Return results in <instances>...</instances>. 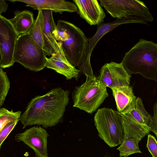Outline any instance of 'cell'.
<instances>
[{
    "instance_id": "6da1fadb",
    "label": "cell",
    "mask_w": 157,
    "mask_h": 157,
    "mask_svg": "<svg viewBox=\"0 0 157 157\" xmlns=\"http://www.w3.org/2000/svg\"><path fill=\"white\" fill-rule=\"evenodd\" d=\"M69 90L59 87L32 98L20 118L23 128L34 125L47 128L61 122L69 102Z\"/></svg>"
},
{
    "instance_id": "7a4b0ae2",
    "label": "cell",
    "mask_w": 157,
    "mask_h": 157,
    "mask_svg": "<svg viewBox=\"0 0 157 157\" xmlns=\"http://www.w3.org/2000/svg\"><path fill=\"white\" fill-rule=\"evenodd\" d=\"M130 75L140 74L157 81V44L140 39L128 52L121 62Z\"/></svg>"
},
{
    "instance_id": "3957f363",
    "label": "cell",
    "mask_w": 157,
    "mask_h": 157,
    "mask_svg": "<svg viewBox=\"0 0 157 157\" xmlns=\"http://www.w3.org/2000/svg\"><path fill=\"white\" fill-rule=\"evenodd\" d=\"M53 34L68 61L75 67H79L88 40L82 30L71 22L59 20Z\"/></svg>"
},
{
    "instance_id": "277c9868",
    "label": "cell",
    "mask_w": 157,
    "mask_h": 157,
    "mask_svg": "<svg viewBox=\"0 0 157 157\" xmlns=\"http://www.w3.org/2000/svg\"><path fill=\"white\" fill-rule=\"evenodd\" d=\"M86 81L75 87L72 93L74 107L92 114L109 96L107 87L98 77L86 76Z\"/></svg>"
},
{
    "instance_id": "5b68a950",
    "label": "cell",
    "mask_w": 157,
    "mask_h": 157,
    "mask_svg": "<svg viewBox=\"0 0 157 157\" xmlns=\"http://www.w3.org/2000/svg\"><path fill=\"white\" fill-rule=\"evenodd\" d=\"M99 137L110 147L121 143L123 130L120 113L112 109H98L94 117Z\"/></svg>"
},
{
    "instance_id": "8992f818",
    "label": "cell",
    "mask_w": 157,
    "mask_h": 157,
    "mask_svg": "<svg viewBox=\"0 0 157 157\" xmlns=\"http://www.w3.org/2000/svg\"><path fill=\"white\" fill-rule=\"evenodd\" d=\"M45 53L28 33L19 35L13 55L14 63L18 62L25 67L38 72L45 67Z\"/></svg>"
},
{
    "instance_id": "52a82bcc",
    "label": "cell",
    "mask_w": 157,
    "mask_h": 157,
    "mask_svg": "<svg viewBox=\"0 0 157 157\" xmlns=\"http://www.w3.org/2000/svg\"><path fill=\"white\" fill-rule=\"evenodd\" d=\"M123 130V136L136 138L141 140L150 131L152 117L146 110L142 99L137 97L129 110L120 113Z\"/></svg>"
},
{
    "instance_id": "ba28073f",
    "label": "cell",
    "mask_w": 157,
    "mask_h": 157,
    "mask_svg": "<svg viewBox=\"0 0 157 157\" xmlns=\"http://www.w3.org/2000/svg\"><path fill=\"white\" fill-rule=\"evenodd\" d=\"M138 23L147 25V22L144 19L135 16L117 18L112 22L101 23L97 25L96 32L94 35L88 40L82 63L78 67L80 73L86 76H94L90 63L92 53L97 43L106 33L111 31L118 26L127 23Z\"/></svg>"
},
{
    "instance_id": "9c48e42d",
    "label": "cell",
    "mask_w": 157,
    "mask_h": 157,
    "mask_svg": "<svg viewBox=\"0 0 157 157\" xmlns=\"http://www.w3.org/2000/svg\"><path fill=\"white\" fill-rule=\"evenodd\" d=\"M100 5L113 18H121L129 16L142 18L147 22L153 18L148 7L139 0H99Z\"/></svg>"
},
{
    "instance_id": "30bf717a",
    "label": "cell",
    "mask_w": 157,
    "mask_h": 157,
    "mask_svg": "<svg viewBox=\"0 0 157 157\" xmlns=\"http://www.w3.org/2000/svg\"><path fill=\"white\" fill-rule=\"evenodd\" d=\"M19 36L9 19L0 14V50L2 56L1 68L10 67L14 64V51Z\"/></svg>"
},
{
    "instance_id": "8fae6325",
    "label": "cell",
    "mask_w": 157,
    "mask_h": 157,
    "mask_svg": "<svg viewBox=\"0 0 157 157\" xmlns=\"http://www.w3.org/2000/svg\"><path fill=\"white\" fill-rule=\"evenodd\" d=\"M49 134L46 130L40 126H34L24 132L17 134L15 140L22 142L31 148L35 153L34 157H48V138Z\"/></svg>"
},
{
    "instance_id": "7c38bea8",
    "label": "cell",
    "mask_w": 157,
    "mask_h": 157,
    "mask_svg": "<svg viewBox=\"0 0 157 157\" xmlns=\"http://www.w3.org/2000/svg\"><path fill=\"white\" fill-rule=\"evenodd\" d=\"M99 73V80L106 87L111 89L130 85L131 75L125 69L121 63L111 62L105 64Z\"/></svg>"
},
{
    "instance_id": "4fadbf2b",
    "label": "cell",
    "mask_w": 157,
    "mask_h": 157,
    "mask_svg": "<svg viewBox=\"0 0 157 157\" xmlns=\"http://www.w3.org/2000/svg\"><path fill=\"white\" fill-rule=\"evenodd\" d=\"M80 17L90 25L103 23L106 16L104 11L97 0H74Z\"/></svg>"
},
{
    "instance_id": "5bb4252c",
    "label": "cell",
    "mask_w": 157,
    "mask_h": 157,
    "mask_svg": "<svg viewBox=\"0 0 157 157\" xmlns=\"http://www.w3.org/2000/svg\"><path fill=\"white\" fill-rule=\"evenodd\" d=\"M12 2H19L26 4L37 10H49L61 14L64 12L71 13L77 12L78 8L74 3L64 0H11Z\"/></svg>"
},
{
    "instance_id": "9a60e30c",
    "label": "cell",
    "mask_w": 157,
    "mask_h": 157,
    "mask_svg": "<svg viewBox=\"0 0 157 157\" xmlns=\"http://www.w3.org/2000/svg\"><path fill=\"white\" fill-rule=\"evenodd\" d=\"M45 66L64 75L67 80L74 78L78 80L80 76V71L68 61L62 50L57 53H53L49 58L46 57Z\"/></svg>"
},
{
    "instance_id": "2e32d148",
    "label": "cell",
    "mask_w": 157,
    "mask_h": 157,
    "mask_svg": "<svg viewBox=\"0 0 157 157\" xmlns=\"http://www.w3.org/2000/svg\"><path fill=\"white\" fill-rule=\"evenodd\" d=\"M44 18L43 50L46 56H50L53 53H57L62 49L56 40L53 34L56 27L54 21L53 12L49 10H42Z\"/></svg>"
},
{
    "instance_id": "e0dca14e",
    "label": "cell",
    "mask_w": 157,
    "mask_h": 157,
    "mask_svg": "<svg viewBox=\"0 0 157 157\" xmlns=\"http://www.w3.org/2000/svg\"><path fill=\"white\" fill-rule=\"evenodd\" d=\"M111 89L118 112H125L132 108L137 97L135 95L131 86L129 85L117 86Z\"/></svg>"
},
{
    "instance_id": "ac0fdd59",
    "label": "cell",
    "mask_w": 157,
    "mask_h": 157,
    "mask_svg": "<svg viewBox=\"0 0 157 157\" xmlns=\"http://www.w3.org/2000/svg\"><path fill=\"white\" fill-rule=\"evenodd\" d=\"M9 20L19 36L28 33L35 21L32 13L27 10L16 11L13 18Z\"/></svg>"
},
{
    "instance_id": "d6986e66",
    "label": "cell",
    "mask_w": 157,
    "mask_h": 157,
    "mask_svg": "<svg viewBox=\"0 0 157 157\" xmlns=\"http://www.w3.org/2000/svg\"><path fill=\"white\" fill-rule=\"evenodd\" d=\"M44 18L42 10H39L37 16L32 28L28 33L32 40L43 49Z\"/></svg>"
},
{
    "instance_id": "ffe728a7",
    "label": "cell",
    "mask_w": 157,
    "mask_h": 157,
    "mask_svg": "<svg viewBox=\"0 0 157 157\" xmlns=\"http://www.w3.org/2000/svg\"><path fill=\"white\" fill-rule=\"evenodd\" d=\"M141 140L136 138L123 136L120 146L117 149L119 151V156L126 157L136 153H141L138 143Z\"/></svg>"
},
{
    "instance_id": "44dd1931",
    "label": "cell",
    "mask_w": 157,
    "mask_h": 157,
    "mask_svg": "<svg viewBox=\"0 0 157 157\" xmlns=\"http://www.w3.org/2000/svg\"><path fill=\"white\" fill-rule=\"evenodd\" d=\"M21 112H14L12 109L9 111L5 108L0 109V131L10 123L19 121Z\"/></svg>"
},
{
    "instance_id": "7402d4cb",
    "label": "cell",
    "mask_w": 157,
    "mask_h": 157,
    "mask_svg": "<svg viewBox=\"0 0 157 157\" xmlns=\"http://www.w3.org/2000/svg\"><path fill=\"white\" fill-rule=\"evenodd\" d=\"M18 121H16L10 123L0 131V148L4 141L13 129Z\"/></svg>"
},
{
    "instance_id": "603a6c76",
    "label": "cell",
    "mask_w": 157,
    "mask_h": 157,
    "mask_svg": "<svg viewBox=\"0 0 157 157\" xmlns=\"http://www.w3.org/2000/svg\"><path fill=\"white\" fill-rule=\"evenodd\" d=\"M147 147L152 157H157V144L155 138L152 135H148Z\"/></svg>"
},
{
    "instance_id": "cb8c5ba5",
    "label": "cell",
    "mask_w": 157,
    "mask_h": 157,
    "mask_svg": "<svg viewBox=\"0 0 157 157\" xmlns=\"http://www.w3.org/2000/svg\"><path fill=\"white\" fill-rule=\"evenodd\" d=\"M153 116L152 117L150 123V131L154 133L157 136V102H156L153 106Z\"/></svg>"
},
{
    "instance_id": "d4e9b609",
    "label": "cell",
    "mask_w": 157,
    "mask_h": 157,
    "mask_svg": "<svg viewBox=\"0 0 157 157\" xmlns=\"http://www.w3.org/2000/svg\"><path fill=\"white\" fill-rule=\"evenodd\" d=\"M8 5L4 0H0V14L6 13L7 10Z\"/></svg>"
},
{
    "instance_id": "484cf974",
    "label": "cell",
    "mask_w": 157,
    "mask_h": 157,
    "mask_svg": "<svg viewBox=\"0 0 157 157\" xmlns=\"http://www.w3.org/2000/svg\"><path fill=\"white\" fill-rule=\"evenodd\" d=\"M2 60V56L1 52V51L0 50V68H1Z\"/></svg>"
},
{
    "instance_id": "4316f807",
    "label": "cell",
    "mask_w": 157,
    "mask_h": 157,
    "mask_svg": "<svg viewBox=\"0 0 157 157\" xmlns=\"http://www.w3.org/2000/svg\"><path fill=\"white\" fill-rule=\"evenodd\" d=\"M104 157H107V156H105Z\"/></svg>"
},
{
    "instance_id": "83f0119b",
    "label": "cell",
    "mask_w": 157,
    "mask_h": 157,
    "mask_svg": "<svg viewBox=\"0 0 157 157\" xmlns=\"http://www.w3.org/2000/svg\"><path fill=\"white\" fill-rule=\"evenodd\" d=\"M1 108V107H0V109L1 108Z\"/></svg>"
}]
</instances>
